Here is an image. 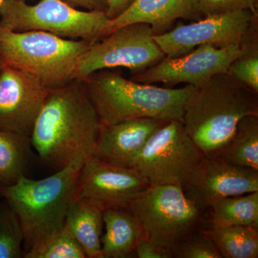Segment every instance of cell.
<instances>
[{
    "instance_id": "7a4b0ae2",
    "label": "cell",
    "mask_w": 258,
    "mask_h": 258,
    "mask_svg": "<svg viewBox=\"0 0 258 258\" xmlns=\"http://www.w3.org/2000/svg\"><path fill=\"white\" fill-rule=\"evenodd\" d=\"M258 115V93L228 74L195 88L185 105L182 123L205 157L215 158L240 120Z\"/></svg>"
},
{
    "instance_id": "5bb4252c",
    "label": "cell",
    "mask_w": 258,
    "mask_h": 258,
    "mask_svg": "<svg viewBox=\"0 0 258 258\" xmlns=\"http://www.w3.org/2000/svg\"><path fill=\"white\" fill-rule=\"evenodd\" d=\"M181 188L200 210L208 212L222 199L258 191V170L204 157Z\"/></svg>"
},
{
    "instance_id": "83f0119b",
    "label": "cell",
    "mask_w": 258,
    "mask_h": 258,
    "mask_svg": "<svg viewBox=\"0 0 258 258\" xmlns=\"http://www.w3.org/2000/svg\"><path fill=\"white\" fill-rule=\"evenodd\" d=\"M73 8H82L88 11L106 13L108 0H62Z\"/></svg>"
},
{
    "instance_id": "7c38bea8",
    "label": "cell",
    "mask_w": 258,
    "mask_h": 258,
    "mask_svg": "<svg viewBox=\"0 0 258 258\" xmlns=\"http://www.w3.org/2000/svg\"><path fill=\"white\" fill-rule=\"evenodd\" d=\"M151 184L137 169L111 164L90 156L78 179L77 199H89L103 209L126 206Z\"/></svg>"
},
{
    "instance_id": "52a82bcc",
    "label": "cell",
    "mask_w": 258,
    "mask_h": 258,
    "mask_svg": "<svg viewBox=\"0 0 258 258\" xmlns=\"http://www.w3.org/2000/svg\"><path fill=\"white\" fill-rule=\"evenodd\" d=\"M108 20L105 13L81 11L62 0H41L35 5L23 0H5L0 7V28L47 32L92 43L101 38Z\"/></svg>"
},
{
    "instance_id": "ffe728a7",
    "label": "cell",
    "mask_w": 258,
    "mask_h": 258,
    "mask_svg": "<svg viewBox=\"0 0 258 258\" xmlns=\"http://www.w3.org/2000/svg\"><path fill=\"white\" fill-rule=\"evenodd\" d=\"M209 227L249 226L258 228V191L228 197L209 209Z\"/></svg>"
},
{
    "instance_id": "d6986e66",
    "label": "cell",
    "mask_w": 258,
    "mask_h": 258,
    "mask_svg": "<svg viewBox=\"0 0 258 258\" xmlns=\"http://www.w3.org/2000/svg\"><path fill=\"white\" fill-rule=\"evenodd\" d=\"M215 159L258 170V115L242 118Z\"/></svg>"
},
{
    "instance_id": "ac0fdd59",
    "label": "cell",
    "mask_w": 258,
    "mask_h": 258,
    "mask_svg": "<svg viewBox=\"0 0 258 258\" xmlns=\"http://www.w3.org/2000/svg\"><path fill=\"white\" fill-rule=\"evenodd\" d=\"M103 209L89 199H77L71 207L64 227L76 239L88 258H103L101 237Z\"/></svg>"
},
{
    "instance_id": "e0dca14e",
    "label": "cell",
    "mask_w": 258,
    "mask_h": 258,
    "mask_svg": "<svg viewBox=\"0 0 258 258\" xmlns=\"http://www.w3.org/2000/svg\"><path fill=\"white\" fill-rule=\"evenodd\" d=\"M105 234L101 237L103 258L132 257L139 241L145 238L142 226L127 206L107 208L103 212Z\"/></svg>"
},
{
    "instance_id": "5b68a950",
    "label": "cell",
    "mask_w": 258,
    "mask_h": 258,
    "mask_svg": "<svg viewBox=\"0 0 258 258\" xmlns=\"http://www.w3.org/2000/svg\"><path fill=\"white\" fill-rule=\"evenodd\" d=\"M91 44L50 32L0 28L3 63L35 76L49 89L62 87L74 80L76 64Z\"/></svg>"
},
{
    "instance_id": "4316f807",
    "label": "cell",
    "mask_w": 258,
    "mask_h": 258,
    "mask_svg": "<svg viewBox=\"0 0 258 258\" xmlns=\"http://www.w3.org/2000/svg\"><path fill=\"white\" fill-rule=\"evenodd\" d=\"M258 0H199L204 18L240 10L257 11Z\"/></svg>"
},
{
    "instance_id": "30bf717a",
    "label": "cell",
    "mask_w": 258,
    "mask_h": 258,
    "mask_svg": "<svg viewBox=\"0 0 258 258\" xmlns=\"http://www.w3.org/2000/svg\"><path fill=\"white\" fill-rule=\"evenodd\" d=\"M257 11L240 10L205 17L187 25L154 35V39L167 57H176L203 45L225 47L240 43Z\"/></svg>"
},
{
    "instance_id": "603a6c76",
    "label": "cell",
    "mask_w": 258,
    "mask_h": 258,
    "mask_svg": "<svg viewBox=\"0 0 258 258\" xmlns=\"http://www.w3.org/2000/svg\"><path fill=\"white\" fill-rule=\"evenodd\" d=\"M257 17L240 42L241 54L229 69L228 74L258 93Z\"/></svg>"
},
{
    "instance_id": "1f68e13d",
    "label": "cell",
    "mask_w": 258,
    "mask_h": 258,
    "mask_svg": "<svg viewBox=\"0 0 258 258\" xmlns=\"http://www.w3.org/2000/svg\"><path fill=\"white\" fill-rule=\"evenodd\" d=\"M4 1L5 0H0V7H1L2 5H3V3H4Z\"/></svg>"
},
{
    "instance_id": "f546056e",
    "label": "cell",
    "mask_w": 258,
    "mask_h": 258,
    "mask_svg": "<svg viewBox=\"0 0 258 258\" xmlns=\"http://www.w3.org/2000/svg\"><path fill=\"white\" fill-rule=\"evenodd\" d=\"M135 0H108V9L106 12L107 18L113 20L128 9Z\"/></svg>"
},
{
    "instance_id": "ba28073f",
    "label": "cell",
    "mask_w": 258,
    "mask_h": 258,
    "mask_svg": "<svg viewBox=\"0 0 258 258\" xmlns=\"http://www.w3.org/2000/svg\"><path fill=\"white\" fill-rule=\"evenodd\" d=\"M204 157L183 123L168 120L154 132L128 166L140 171L151 186H181Z\"/></svg>"
},
{
    "instance_id": "cb8c5ba5",
    "label": "cell",
    "mask_w": 258,
    "mask_h": 258,
    "mask_svg": "<svg viewBox=\"0 0 258 258\" xmlns=\"http://www.w3.org/2000/svg\"><path fill=\"white\" fill-rule=\"evenodd\" d=\"M25 258H86L82 247L64 227L37 241L24 252Z\"/></svg>"
},
{
    "instance_id": "484cf974",
    "label": "cell",
    "mask_w": 258,
    "mask_h": 258,
    "mask_svg": "<svg viewBox=\"0 0 258 258\" xmlns=\"http://www.w3.org/2000/svg\"><path fill=\"white\" fill-rule=\"evenodd\" d=\"M205 230L199 231L181 241L171 252V257L222 258Z\"/></svg>"
},
{
    "instance_id": "d4e9b609",
    "label": "cell",
    "mask_w": 258,
    "mask_h": 258,
    "mask_svg": "<svg viewBox=\"0 0 258 258\" xmlns=\"http://www.w3.org/2000/svg\"><path fill=\"white\" fill-rule=\"evenodd\" d=\"M24 235L20 222L8 204L0 206V258L23 257Z\"/></svg>"
},
{
    "instance_id": "6da1fadb",
    "label": "cell",
    "mask_w": 258,
    "mask_h": 258,
    "mask_svg": "<svg viewBox=\"0 0 258 258\" xmlns=\"http://www.w3.org/2000/svg\"><path fill=\"white\" fill-rule=\"evenodd\" d=\"M101 122L83 80L49 89L31 135L32 147L58 170L78 158L93 156Z\"/></svg>"
},
{
    "instance_id": "9a60e30c",
    "label": "cell",
    "mask_w": 258,
    "mask_h": 258,
    "mask_svg": "<svg viewBox=\"0 0 258 258\" xmlns=\"http://www.w3.org/2000/svg\"><path fill=\"white\" fill-rule=\"evenodd\" d=\"M166 120L137 118L103 125L93 156L111 164L128 166L149 138Z\"/></svg>"
},
{
    "instance_id": "4dcf8cb0",
    "label": "cell",
    "mask_w": 258,
    "mask_h": 258,
    "mask_svg": "<svg viewBox=\"0 0 258 258\" xmlns=\"http://www.w3.org/2000/svg\"><path fill=\"white\" fill-rule=\"evenodd\" d=\"M2 67H3V62H2L1 59H0V71H1Z\"/></svg>"
},
{
    "instance_id": "7402d4cb",
    "label": "cell",
    "mask_w": 258,
    "mask_h": 258,
    "mask_svg": "<svg viewBox=\"0 0 258 258\" xmlns=\"http://www.w3.org/2000/svg\"><path fill=\"white\" fill-rule=\"evenodd\" d=\"M207 233L222 258H257L258 228L249 226H230L212 228Z\"/></svg>"
},
{
    "instance_id": "2e32d148",
    "label": "cell",
    "mask_w": 258,
    "mask_h": 258,
    "mask_svg": "<svg viewBox=\"0 0 258 258\" xmlns=\"http://www.w3.org/2000/svg\"><path fill=\"white\" fill-rule=\"evenodd\" d=\"M203 18L199 0H135L119 16L108 20L101 38L132 23L149 24L154 35H159L179 19L194 22Z\"/></svg>"
},
{
    "instance_id": "9c48e42d",
    "label": "cell",
    "mask_w": 258,
    "mask_h": 258,
    "mask_svg": "<svg viewBox=\"0 0 258 258\" xmlns=\"http://www.w3.org/2000/svg\"><path fill=\"white\" fill-rule=\"evenodd\" d=\"M147 23L125 25L91 44L76 64L74 79L84 80L102 70L122 67L136 74L166 57Z\"/></svg>"
},
{
    "instance_id": "8fae6325",
    "label": "cell",
    "mask_w": 258,
    "mask_h": 258,
    "mask_svg": "<svg viewBox=\"0 0 258 258\" xmlns=\"http://www.w3.org/2000/svg\"><path fill=\"white\" fill-rule=\"evenodd\" d=\"M241 51L240 43L222 48L200 45L185 55L164 57L152 67L136 74L132 80L147 84L163 83L174 86L186 83L198 88L215 75L228 74L230 64L240 55Z\"/></svg>"
},
{
    "instance_id": "d6a6232c",
    "label": "cell",
    "mask_w": 258,
    "mask_h": 258,
    "mask_svg": "<svg viewBox=\"0 0 258 258\" xmlns=\"http://www.w3.org/2000/svg\"><path fill=\"white\" fill-rule=\"evenodd\" d=\"M23 1L26 2V1H27V0H23Z\"/></svg>"
},
{
    "instance_id": "f1b7e54d",
    "label": "cell",
    "mask_w": 258,
    "mask_h": 258,
    "mask_svg": "<svg viewBox=\"0 0 258 258\" xmlns=\"http://www.w3.org/2000/svg\"><path fill=\"white\" fill-rule=\"evenodd\" d=\"M136 257L139 258H166L164 254L156 248L147 239L139 241L134 252Z\"/></svg>"
},
{
    "instance_id": "44dd1931",
    "label": "cell",
    "mask_w": 258,
    "mask_h": 258,
    "mask_svg": "<svg viewBox=\"0 0 258 258\" xmlns=\"http://www.w3.org/2000/svg\"><path fill=\"white\" fill-rule=\"evenodd\" d=\"M31 148L30 137L0 131V187L13 184L25 175Z\"/></svg>"
},
{
    "instance_id": "4fadbf2b",
    "label": "cell",
    "mask_w": 258,
    "mask_h": 258,
    "mask_svg": "<svg viewBox=\"0 0 258 258\" xmlns=\"http://www.w3.org/2000/svg\"><path fill=\"white\" fill-rule=\"evenodd\" d=\"M49 88L32 75L3 63L0 71V131L30 137Z\"/></svg>"
},
{
    "instance_id": "8992f818",
    "label": "cell",
    "mask_w": 258,
    "mask_h": 258,
    "mask_svg": "<svg viewBox=\"0 0 258 258\" xmlns=\"http://www.w3.org/2000/svg\"><path fill=\"white\" fill-rule=\"evenodd\" d=\"M135 215L144 237L166 256L181 242L209 227L203 212L184 195L179 185L151 186L126 205Z\"/></svg>"
},
{
    "instance_id": "277c9868",
    "label": "cell",
    "mask_w": 258,
    "mask_h": 258,
    "mask_svg": "<svg viewBox=\"0 0 258 258\" xmlns=\"http://www.w3.org/2000/svg\"><path fill=\"white\" fill-rule=\"evenodd\" d=\"M85 159L78 158L45 179L24 175L14 184L0 187L21 225L25 252L63 227L68 212L77 200L78 179Z\"/></svg>"
},
{
    "instance_id": "3957f363",
    "label": "cell",
    "mask_w": 258,
    "mask_h": 258,
    "mask_svg": "<svg viewBox=\"0 0 258 258\" xmlns=\"http://www.w3.org/2000/svg\"><path fill=\"white\" fill-rule=\"evenodd\" d=\"M88 95L103 125L137 118L179 120L182 123L185 105L195 90L166 88L125 79L102 70L83 80Z\"/></svg>"
}]
</instances>
